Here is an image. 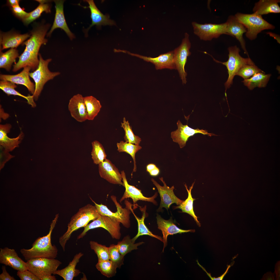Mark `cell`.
Returning a JSON list of instances; mask_svg holds the SVG:
<instances>
[{"label":"cell","instance_id":"1","mask_svg":"<svg viewBox=\"0 0 280 280\" xmlns=\"http://www.w3.org/2000/svg\"><path fill=\"white\" fill-rule=\"evenodd\" d=\"M59 214L56 215L50 225V230L46 235L37 238L29 249H21L20 252L27 261L38 257L50 259L55 258L58 255V249L51 242V236L53 230L55 225Z\"/></svg>","mask_w":280,"mask_h":280},{"label":"cell","instance_id":"2","mask_svg":"<svg viewBox=\"0 0 280 280\" xmlns=\"http://www.w3.org/2000/svg\"><path fill=\"white\" fill-rule=\"evenodd\" d=\"M101 215L95 206L89 204L80 208L72 217L66 232L59 238V242L63 251H65L66 244L74 232L85 227L90 221L94 220Z\"/></svg>","mask_w":280,"mask_h":280},{"label":"cell","instance_id":"3","mask_svg":"<svg viewBox=\"0 0 280 280\" xmlns=\"http://www.w3.org/2000/svg\"><path fill=\"white\" fill-rule=\"evenodd\" d=\"M235 16L246 28V36L251 40L255 39L257 34L263 30L275 28L274 26L264 19L262 16L255 13L247 14L237 13Z\"/></svg>","mask_w":280,"mask_h":280},{"label":"cell","instance_id":"4","mask_svg":"<svg viewBox=\"0 0 280 280\" xmlns=\"http://www.w3.org/2000/svg\"><path fill=\"white\" fill-rule=\"evenodd\" d=\"M228 50V59L225 62H222L218 61L211 55L216 62L221 63L226 67L228 76L225 83L226 90L232 84L234 76L242 67L246 65L255 64L249 57L244 58L241 56L239 54L240 49L236 46L229 47Z\"/></svg>","mask_w":280,"mask_h":280},{"label":"cell","instance_id":"5","mask_svg":"<svg viewBox=\"0 0 280 280\" xmlns=\"http://www.w3.org/2000/svg\"><path fill=\"white\" fill-rule=\"evenodd\" d=\"M38 55L39 62L38 68L33 72L29 73L30 76L35 83V90L33 95L34 99L36 101L38 100L46 83L60 74L59 72H52L49 69L48 65L52 60L51 59L45 60L40 54L39 53Z\"/></svg>","mask_w":280,"mask_h":280},{"label":"cell","instance_id":"6","mask_svg":"<svg viewBox=\"0 0 280 280\" xmlns=\"http://www.w3.org/2000/svg\"><path fill=\"white\" fill-rule=\"evenodd\" d=\"M120 223L109 216L101 215L84 227L83 232L78 236L77 240L83 238L90 230L99 227L107 230L113 239L119 240L121 236Z\"/></svg>","mask_w":280,"mask_h":280},{"label":"cell","instance_id":"7","mask_svg":"<svg viewBox=\"0 0 280 280\" xmlns=\"http://www.w3.org/2000/svg\"><path fill=\"white\" fill-rule=\"evenodd\" d=\"M62 264L58 260L44 257L30 259L26 262L27 270L39 278L44 275H52Z\"/></svg>","mask_w":280,"mask_h":280},{"label":"cell","instance_id":"8","mask_svg":"<svg viewBox=\"0 0 280 280\" xmlns=\"http://www.w3.org/2000/svg\"><path fill=\"white\" fill-rule=\"evenodd\" d=\"M191 47L189 35L186 33L181 44L173 51L176 69L178 72L183 84H185L187 82L186 77L187 73L185 71V67L187 62V57L191 54L190 51Z\"/></svg>","mask_w":280,"mask_h":280},{"label":"cell","instance_id":"9","mask_svg":"<svg viewBox=\"0 0 280 280\" xmlns=\"http://www.w3.org/2000/svg\"><path fill=\"white\" fill-rule=\"evenodd\" d=\"M194 33L201 40L211 41L217 38L223 34H227L226 22L220 24H199L192 22Z\"/></svg>","mask_w":280,"mask_h":280},{"label":"cell","instance_id":"10","mask_svg":"<svg viewBox=\"0 0 280 280\" xmlns=\"http://www.w3.org/2000/svg\"><path fill=\"white\" fill-rule=\"evenodd\" d=\"M111 198L117 208V211L115 212H111L106 206L102 204H97L91 198L90 199L94 203L97 209L101 215L109 216L121 223L125 228H129L130 226V214L131 213L130 210L126 206L125 208H122L117 201L115 196L111 195Z\"/></svg>","mask_w":280,"mask_h":280},{"label":"cell","instance_id":"11","mask_svg":"<svg viewBox=\"0 0 280 280\" xmlns=\"http://www.w3.org/2000/svg\"><path fill=\"white\" fill-rule=\"evenodd\" d=\"M178 129L171 133V137L173 141L178 143L181 148L184 147L189 137L197 133L207 135L211 137L217 135L212 133H209L207 131L198 128L194 129L189 127L187 125H183L179 120L177 122Z\"/></svg>","mask_w":280,"mask_h":280},{"label":"cell","instance_id":"12","mask_svg":"<svg viewBox=\"0 0 280 280\" xmlns=\"http://www.w3.org/2000/svg\"><path fill=\"white\" fill-rule=\"evenodd\" d=\"M159 179L162 182L163 186H162L159 184L154 179L152 178L151 181L156 187L161 198L160 206L158 209V211L162 210L163 207H164L167 210L169 208L170 205L173 203L179 205L183 201L177 197L175 195L173 190L174 188L173 186L170 187L166 185L162 177Z\"/></svg>","mask_w":280,"mask_h":280},{"label":"cell","instance_id":"13","mask_svg":"<svg viewBox=\"0 0 280 280\" xmlns=\"http://www.w3.org/2000/svg\"><path fill=\"white\" fill-rule=\"evenodd\" d=\"M49 26L47 25L42 26L32 31L30 38L23 43V44L26 46L25 50L38 57L41 45L46 44L47 42L45 37Z\"/></svg>","mask_w":280,"mask_h":280},{"label":"cell","instance_id":"14","mask_svg":"<svg viewBox=\"0 0 280 280\" xmlns=\"http://www.w3.org/2000/svg\"><path fill=\"white\" fill-rule=\"evenodd\" d=\"M119 51V52L127 53L131 55L137 57L146 61L151 62L155 65V68L157 70L164 68L176 69L174 62L173 51L162 54L155 58L142 56L132 53L125 50H120Z\"/></svg>","mask_w":280,"mask_h":280},{"label":"cell","instance_id":"15","mask_svg":"<svg viewBox=\"0 0 280 280\" xmlns=\"http://www.w3.org/2000/svg\"><path fill=\"white\" fill-rule=\"evenodd\" d=\"M0 263L17 271L27 270L26 262L19 257L15 250L7 247L0 249Z\"/></svg>","mask_w":280,"mask_h":280},{"label":"cell","instance_id":"16","mask_svg":"<svg viewBox=\"0 0 280 280\" xmlns=\"http://www.w3.org/2000/svg\"><path fill=\"white\" fill-rule=\"evenodd\" d=\"M100 177L110 183L123 186L121 174L117 168L109 159H106L99 164Z\"/></svg>","mask_w":280,"mask_h":280},{"label":"cell","instance_id":"17","mask_svg":"<svg viewBox=\"0 0 280 280\" xmlns=\"http://www.w3.org/2000/svg\"><path fill=\"white\" fill-rule=\"evenodd\" d=\"M226 22L227 34L236 38L240 42L244 53L249 58L246 48V42L243 37L244 33L247 32L246 29L237 19L235 16H229Z\"/></svg>","mask_w":280,"mask_h":280},{"label":"cell","instance_id":"18","mask_svg":"<svg viewBox=\"0 0 280 280\" xmlns=\"http://www.w3.org/2000/svg\"><path fill=\"white\" fill-rule=\"evenodd\" d=\"M156 219L158 228L161 230L163 235L164 246L163 252L167 244V237L169 235L195 231L194 229L185 230L179 228L174 224L172 218L168 220H165L157 214Z\"/></svg>","mask_w":280,"mask_h":280},{"label":"cell","instance_id":"19","mask_svg":"<svg viewBox=\"0 0 280 280\" xmlns=\"http://www.w3.org/2000/svg\"><path fill=\"white\" fill-rule=\"evenodd\" d=\"M68 107L71 116L76 121L83 122L87 120L86 108L81 94L74 95L69 100Z\"/></svg>","mask_w":280,"mask_h":280},{"label":"cell","instance_id":"20","mask_svg":"<svg viewBox=\"0 0 280 280\" xmlns=\"http://www.w3.org/2000/svg\"><path fill=\"white\" fill-rule=\"evenodd\" d=\"M121 174L123 183V186L125 188V191L123 196L120 200V202H121L125 199L130 198L132 199L134 204L136 203L138 201L141 200L152 202L155 205L157 204V202L155 199L157 195V193H155L153 196L151 197H145L143 194L140 190L128 184L124 171H121Z\"/></svg>","mask_w":280,"mask_h":280},{"label":"cell","instance_id":"21","mask_svg":"<svg viewBox=\"0 0 280 280\" xmlns=\"http://www.w3.org/2000/svg\"><path fill=\"white\" fill-rule=\"evenodd\" d=\"M55 3V13L53 25L47 34L49 36L57 28H60L64 30L71 40L75 38V36L70 31L66 23L64 12V1H54Z\"/></svg>","mask_w":280,"mask_h":280},{"label":"cell","instance_id":"22","mask_svg":"<svg viewBox=\"0 0 280 280\" xmlns=\"http://www.w3.org/2000/svg\"><path fill=\"white\" fill-rule=\"evenodd\" d=\"M31 69L29 67L24 68L20 73L14 75L1 74L0 79L10 81L15 84L23 85L27 87L29 92L33 94L35 90V85L29 78L30 71Z\"/></svg>","mask_w":280,"mask_h":280},{"label":"cell","instance_id":"23","mask_svg":"<svg viewBox=\"0 0 280 280\" xmlns=\"http://www.w3.org/2000/svg\"><path fill=\"white\" fill-rule=\"evenodd\" d=\"M11 125L9 124L0 125V145L6 151H11L19 146L23 136L21 132L15 138L8 137L7 134L10 132Z\"/></svg>","mask_w":280,"mask_h":280},{"label":"cell","instance_id":"24","mask_svg":"<svg viewBox=\"0 0 280 280\" xmlns=\"http://www.w3.org/2000/svg\"><path fill=\"white\" fill-rule=\"evenodd\" d=\"M88 3L90 12L92 24L88 29V30L94 25L100 26L102 25H115L114 21L109 19V16L103 15L98 9L93 0L85 1Z\"/></svg>","mask_w":280,"mask_h":280},{"label":"cell","instance_id":"25","mask_svg":"<svg viewBox=\"0 0 280 280\" xmlns=\"http://www.w3.org/2000/svg\"><path fill=\"white\" fill-rule=\"evenodd\" d=\"M126 207L128 208L130 211L133 213L138 223V232L137 234L132 240L135 242L136 240L140 236L143 235H148L155 237L163 242V238L160 236L153 234L148 228L144 222V220L146 217V206L144 207L141 208L140 210L142 212V215L141 218L137 217L131 208V204L127 201H125Z\"/></svg>","mask_w":280,"mask_h":280},{"label":"cell","instance_id":"26","mask_svg":"<svg viewBox=\"0 0 280 280\" xmlns=\"http://www.w3.org/2000/svg\"><path fill=\"white\" fill-rule=\"evenodd\" d=\"M83 255V254L81 252L77 254L67 266L61 270H57L53 275H59L64 280H72L74 277H76L81 273L80 270L76 269V267L80 259Z\"/></svg>","mask_w":280,"mask_h":280},{"label":"cell","instance_id":"27","mask_svg":"<svg viewBox=\"0 0 280 280\" xmlns=\"http://www.w3.org/2000/svg\"><path fill=\"white\" fill-rule=\"evenodd\" d=\"M279 0H260L256 3L253 9L254 13L259 15L271 13L280 12V7L278 3Z\"/></svg>","mask_w":280,"mask_h":280},{"label":"cell","instance_id":"28","mask_svg":"<svg viewBox=\"0 0 280 280\" xmlns=\"http://www.w3.org/2000/svg\"><path fill=\"white\" fill-rule=\"evenodd\" d=\"M30 37V35L28 34H20L9 33L3 34L1 38V48L0 50H1L9 48H16Z\"/></svg>","mask_w":280,"mask_h":280},{"label":"cell","instance_id":"29","mask_svg":"<svg viewBox=\"0 0 280 280\" xmlns=\"http://www.w3.org/2000/svg\"><path fill=\"white\" fill-rule=\"evenodd\" d=\"M19 60L13 66L12 71L16 72L22 68L26 67H30L33 71L38 68L39 62L38 57L34 56L24 50L23 53L19 57Z\"/></svg>","mask_w":280,"mask_h":280},{"label":"cell","instance_id":"30","mask_svg":"<svg viewBox=\"0 0 280 280\" xmlns=\"http://www.w3.org/2000/svg\"><path fill=\"white\" fill-rule=\"evenodd\" d=\"M271 75L270 74H265V72H259L248 79L244 80L242 82L244 85L250 90H252L256 87H265L266 86Z\"/></svg>","mask_w":280,"mask_h":280},{"label":"cell","instance_id":"31","mask_svg":"<svg viewBox=\"0 0 280 280\" xmlns=\"http://www.w3.org/2000/svg\"><path fill=\"white\" fill-rule=\"evenodd\" d=\"M194 183V182L190 187L189 190L188 189L186 184L184 185L188 193V197L180 205L174 207V209H180L181 210L182 212L186 213L190 215L193 217L198 225L200 227V223L198 220V217L195 214L193 210V202L195 199L192 198L191 193Z\"/></svg>","mask_w":280,"mask_h":280},{"label":"cell","instance_id":"32","mask_svg":"<svg viewBox=\"0 0 280 280\" xmlns=\"http://www.w3.org/2000/svg\"><path fill=\"white\" fill-rule=\"evenodd\" d=\"M17 87L15 83L10 81L4 80L0 81V89L8 95H13L22 97L26 99L28 103L32 107H35L36 104L34 101L33 95L26 96L22 94L15 89Z\"/></svg>","mask_w":280,"mask_h":280},{"label":"cell","instance_id":"33","mask_svg":"<svg viewBox=\"0 0 280 280\" xmlns=\"http://www.w3.org/2000/svg\"><path fill=\"white\" fill-rule=\"evenodd\" d=\"M84 99L87 110V120H93L102 107L100 101L92 96L84 97Z\"/></svg>","mask_w":280,"mask_h":280},{"label":"cell","instance_id":"34","mask_svg":"<svg viewBox=\"0 0 280 280\" xmlns=\"http://www.w3.org/2000/svg\"><path fill=\"white\" fill-rule=\"evenodd\" d=\"M18 57V51L16 48H11L4 53L0 51V68L9 71L12 65L16 62V58Z\"/></svg>","mask_w":280,"mask_h":280},{"label":"cell","instance_id":"35","mask_svg":"<svg viewBox=\"0 0 280 280\" xmlns=\"http://www.w3.org/2000/svg\"><path fill=\"white\" fill-rule=\"evenodd\" d=\"M40 3L38 6L34 10L28 13L27 16L22 20L24 24L28 25L38 18L44 12L47 13L51 12L50 6L46 0H37Z\"/></svg>","mask_w":280,"mask_h":280},{"label":"cell","instance_id":"36","mask_svg":"<svg viewBox=\"0 0 280 280\" xmlns=\"http://www.w3.org/2000/svg\"><path fill=\"white\" fill-rule=\"evenodd\" d=\"M144 243L143 242L135 243L129 235L124 237L116 244L118 250L124 256L132 250L138 249V247Z\"/></svg>","mask_w":280,"mask_h":280},{"label":"cell","instance_id":"37","mask_svg":"<svg viewBox=\"0 0 280 280\" xmlns=\"http://www.w3.org/2000/svg\"><path fill=\"white\" fill-rule=\"evenodd\" d=\"M117 150L119 152H124L129 154L132 157L134 161V168L133 172L136 170L135 155L136 153L142 149L139 145H135L131 143L121 141L117 144Z\"/></svg>","mask_w":280,"mask_h":280},{"label":"cell","instance_id":"38","mask_svg":"<svg viewBox=\"0 0 280 280\" xmlns=\"http://www.w3.org/2000/svg\"><path fill=\"white\" fill-rule=\"evenodd\" d=\"M92 144V158L94 164L99 165L106 159L107 155L104 147L99 141H94Z\"/></svg>","mask_w":280,"mask_h":280},{"label":"cell","instance_id":"39","mask_svg":"<svg viewBox=\"0 0 280 280\" xmlns=\"http://www.w3.org/2000/svg\"><path fill=\"white\" fill-rule=\"evenodd\" d=\"M95 267L102 275L108 278L114 276L116 273L117 267L110 260L98 261Z\"/></svg>","mask_w":280,"mask_h":280},{"label":"cell","instance_id":"40","mask_svg":"<svg viewBox=\"0 0 280 280\" xmlns=\"http://www.w3.org/2000/svg\"><path fill=\"white\" fill-rule=\"evenodd\" d=\"M121 126L125 131L124 139L125 142L135 145H139L141 141V139L134 134L128 121H126L125 117L123 118V122L121 123Z\"/></svg>","mask_w":280,"mask_h":280},{"label":"cell","instance_id":"41","mask_svg":"<svg viewBox=\"0 0 280 280\" xmlns=\"http://www.w3.org/2000/svg\"><path fill=\"white\" fill-rule=\"evenodd\" d=\"M89 244L91 249L97 255L98 261L109 260L108 247L93 241H90Z\"/></svg>","mask_w":280,"mask_h":280},{"label":"cell","instance_id":"42","mask_svg":"<svg viewBox=\"0 0 280 280\" xmlns=\"http://www.w3.org/2000/svg\"><path fill=\"white\" fill-rule=\"evenodd\" d=\"M109 258L117 268H120L123 264L124 256L120 252L116 244H112L108 247Z\"/></svg>","mask_w":280,"mask_h":280},{"label":"cell","instance_id":"43","mask_svg":"<svg viewBox=\"0 0 280 280\" xmlns=\"http://www.w3.org/2000/svg\"><path fill=\"white\" fill-rule=\"evenodd\" d=\"M259 72H264L255 64L246 65L239 70L236 75L239 76L245 80L248 79Z\"/></svg>","mask_w":280,"mask_h":280},{"label":"cell","instance_id":"44","mask_svg":"<svg viewBox=\"0 0 280 280\" xmlns=\"http://www.w3.org/2000/svg\"><path fill=\"white\" fill-rule=\"evenodd\" d=\"M17 275L21 280H40L39 278L28 270L18 271Z\"/></svg>","mask_w":280,"mask_h":280},{"label":"cell","instance_id":"45","mask_svg":"<svg viewBox=\"0 0 280 280\" xmlns=\"http://www.w3.org/2000/svg\"><path fill=\"white\" fill-rule=\"evenodd\" d=\"M11 9L14 14L17 17L23 20L28 15V13L24 11L19 5L11 7Z\"/></svg>","mask_w":280,"mask_h":280},{"label":"cell","instance_id":"46","mask_svg":"<svg viewBox=\"0 0 280 280\" xmlns=\"http://www.w3.org/2000/svg\"><path fill=\"white\" fill-rule=\"evenodd\" d=\"M2 273L0 275V280H15L13 276H11L7 272L6 267L3 266L2 268Z\"/></svg>","mask_w":280,"mask_h":280},{"label":"cell","instance_id":"47","mask_svg":"<svg viewBox=\"0 0 280 280\" xmlns=\"http://www.w3.org/2000/svg\"><path fill=\"white\" fill-rule=\"evenodd\" d=\"M41 280H56L57 279L54 275H44L39 278Z\"/></svg>","mask_w":280,"mask_h":280},{"label":"cell","instance_id":"48","mask_svg":"<svg viewBox=\"0 0 280 280\" xmlns=\"http://www.w3.org/2000/svg\"><path fill=\"white\" fill-rule=\"evenodd\" d=\"M231 265H228L227 267L226 270L225 272L222 275L218 277H212L211 276H209V277L211 279V280H222L223 279L226 275L229 269L231 267Z\"/></svg>","mask_w":280,"mask_h":280},{"label":"cell","instance_id":"49","mask_svg":"<svg viewBox=\"0 0 280 280\" xmlns=\"http://www.w3.org/2000/svg\"><path fill=\"white\" fill-rule=\"evenodd\" d=\"M19 0H9L8 2L11 7L19 5Z\"/></svg>","mask_w":280,"mask_h":280},{"label":"cell","instance_id":"50","mask_svg":"<svg viewBox=\"0 0 280 280\" xmlns=\"http://www.w3.org/2000/svg\"><path fill=\"white\" fill-rule=\"evenodd\" d=\"M159 169L157 167L155 169L150 171L149 173L151 176H156L159 174Z\"/></svg>","mask_w":280,"mask_h":280},{"label":"cell","instance_id":"51","mask_svg":"<svg viewBox=\"0 0 280 280\" xmlns=\"http://www.w3.org/2000/svg\"><path fill=\"white\" fill-rule=\"evenodd\" d=\"M156 167V165L154 164H149L146 166V171L149 172Z\"/></svg>","mask_w":280,"mask_h":280},{"label":"cell","instance_id":"52","mask_svg":"<svg viewBox=\"0 0 280 280\" xmlns=\"http://www.w3.org/2000/svg\"><path fill=\"white\" fill-rule=\"evenodd\" d=\"M270 36L273 37L276 40L277 42L280 43V37L279 36L273 33L269 32L268 33Z\"/></svg>","mask_w":280,"mask_h":280}]
</instances>
